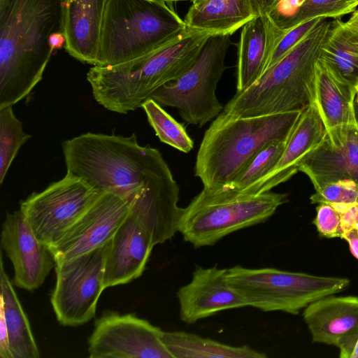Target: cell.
Returning <instances> with one entry per match:
<instances>
[{
  "label": "cell",
  "mask_w": 358,
  "mask_h": 358,
  "mask_svg": "<svg viewBox=\"0 0 358 358\" xmlns=\"http://www.w3.org/2000/svg\"><path fill=\"white\" fill-rule=\"evenodd\" d=\"M352 13L348 0H278L267 15L278 29L286 32L308 20L337 19Z\"/></svg>",
  "instance_id": "4316f807"
},
{
  "label": "cell",
  "mask_w": 358,
  "mask_h": 358,
  "mask_svg": "<svg viewBox=\"0 0 358 358\" xmlns=\"http://www.w3.org/2000/svg\"><path fill=\"white\" fill-rule=\"evenodd\" d=\"M355 228L357 229L358 231V221L357 222L356 224H355Z\"/></svg>",
  "instance_id": "f6af8a7d"
},
{
  "label": "cell",
  "mask_w": 358,
  "mask_h": 358,
  "mask_svg": "<svg viewBox=\"0 0 358 358\" xmlns=\"http://www.w3.org/2000/svg\"><path fill=\"white\" fill-rule=\"evenodd\" d=\"M13 106L0 108V184L20 148L31 138L15 117Z\"/></svg>",
  "instance_id": "f1b7e54d"
},
{
  "label": "cell",
  "mask_w": 358,
  "mask_h": 358,
  "mask_svg": "<svg viewBox=\"0 0 358 358\" xmlns=\"http://www.w3.org/2000/svg\"><path fill=\"white\" fill-rule=\"evenodd\" d=\"M349 244L351 253L358 259V231L356 228L345 233L343 238Z\"/></svg>",
  "instance_id": "74e56055"
},
{
  "label": "cell",
  "mask_w": 358,
  "mask_h": 358,
  "mask_svg": "<svg viewBox=\"0 0 358 358\" xmlns=\"http://www.w3.org/2000/svg\"><path fill=\"white\" fill-rule=\"evenodd\" d=\"M107 2L64 0V49L80 62L96 64Z\"/></svg>",
  "instance_id": "ffe728a7"
},
{
  "label": "cell",
  "mask_w": 358,
  "mask_h": 358,
  "mask_svg": "<svg viewBox=\"0 0 358 358\" xmlns=\"http://www.w3.org/2000/svg\"><path fill=\"white\" fill-rule=\"evenodd\" d=\"M192 29L161 0H108L95 66H113L149 54Z\"/></svg>",
  "instance_id": "8992f818"
},
{
  "label": "cell",
  "mask_w": 358,
  "mask_h": 358,
  "mask_svg": "<svg viewBox=\"0 0 358 358\" xmlns=\"http://www.w3.org/2000/svg\"><path fill=\"white\" fill-rule=\"evenodd\" d=\"M163 331L134 314L105 311L88 339L91 358H173Z\"/></svg>",
  "instance_id": "7c38bea8"
},
{
  "label": "cell",
  "mask_w": 358,
  "mask_h": 358,
  "mask_svg": "<svg viewBox=\"0 0 358 358\" xmlns=\"http://www.w3.org/2000/svg\"><path fill=\"white\" fill-rule=\"evenodd\" d=\"M231 45L229 35H211L192 66L177 80L155 90L150 98L161 106L176 108L187 124L203 127L224 109L215 91L227 69L224 60Z\"/></svg>",
  "instance_id": "9c48e42d"
},
{
  "label": "cell",
  "mask_w": 358,
  "mask_h": 358,
  "mask_svg": "<svg viewBox=\"0 0 358 358\" xmlns=\"http://www.w3.org/2000/svg\"><path fill=\"white\" fill-rule=\"evenodd\" d=\"M355 103L358 107V84L355 87Z\"/></svg>",
  "instance_id": "b9f144b4"
},
{
  "label": "cell",
  "mask_w": 358,
  "mask_h": 358,
  "mask_svg": "<svg viewBox=\"0 0 358 358\" xmlns=\"http://www.w3.org/2000/svg\"><path fill=\"white\" fill-rule=\"evenodd\" d=\"M288 194L242 193L204 188L182 208L178 231L195 248L211 246L238 230L265 222L288 201Z\"/></svg>",
  "instance_id": "52a82bcc"
},
{
  "label": "cell",
  "mask_w": 358,
  "mask_h": 358,
  "mask_svg": "<svg viewBox=\"0 0 358 358\" xmlns=\"http://www.w3.org/2000/svg\"><path fill=\"white\" fill-rule=\"evenodd\" d=\"M227 268L197 267L191 281L177 292L180 316L187 324L225 310L248 306L245 299L227 281Z\"/></svg>",
  "instance_id": "9a60e30c"
},
{
  "label": "cell",
  "mask_w": 358,
  "mask_h": 358,
  "mask_svg": "<svg viewBox=\"0 0 358 358\" xmlns=\"http://www.w3.org/2000/svg\"><path fill=\"white\" fill-rule=\"evenodd\" d=\"M149 124L164 143L184 153L194 148V141L182 124L177 122L153 99H148L141 106Z\"/></svg>",
  "instance_id": "83f0119b"
},
{
  "label": "cell",
  "mask_w": 358,
  "mask_h": 358,
  "mask_svg": "<svg viewBox=\"0 0 358 358\" xmlns=\"http://www.w3.org/2000/svg\"><path fill=\"white\" fill-rule=\"evenodd\" d=\"M284 34L267 14L257 15L242 27L238 46L236 93L248 88L264 74Z\"/></svg>",
  "instance_id": "44dd1931"
},
{
  "label": "cell",
  "mask_w": 358,
  "mask_h": 358,
  "mask_svg": "<svg viewBox=\"0 0 358 358\" xmlns=\"http://www.w3.org/2000/svg\"><path fill=\"white\" fill-rule=\"evenodd\" d=\"M1 247L13 264V283L19 288L36 289L55 266L50 248L38 239L20 210L6 214Z\"/></svg>",
  "instance_id": "5bb4252c"
},
{
  "label": "cell",
  "mask_w": 358,
  "mask_h": 358,
  "mask_svg": "<svg viewBox=\"0 0 358 358\" xmlns=\"http://www.w3.org/2000/svg\"><path fill=\"white\" fill-rule=\"evenodd\" d=\"M336 347L341 358H358V333L343 338Z\"/></svg>",
  "instance_id": "e575fe53"
},
{
  "label": "cell",
  "mask_w": 358,
  "mask_h": 358,
  "mask_svg": "<svg viewBox=\"0 0 358 358\" xmlns=\"http://www.w3.org/2000/svg\"><path fill=\"white\" fill-rule=\"evenodd\" d=\"M154 246L150 234L130 213L110 241L104 267L105 289L139 278Z\"/></svg>",
  "instance_id": "2e32d148"
},
{
  "label": "cell",
  "mask_w": 358,
  "mask_h": 358,
  "mask_svg": "<svg viewBox=\"0 0 358 358\" xmlns=\"http://www.w3.org/2000/svg\"><path fill=\"white\" fill-rule=\"evenodd\" d=\"M357 122H358V114H357Z\"/></svg>",
  "instance_id": "bcb514c9"
},
{
  "label": "cell",
  "mask_w": 358,
  "mask_h": 358,
  "mask_svg": "<svg viewBox=\"0 0 358 358\" xmlns=\"http://www.w3.org/2000/svg\"><path fill=\"white\" fill-rule=\"evenodd\" d=\"M303 317L313 343L336 346L358 333V297L325 296L306 307Z\"/></svg>",
  "instance_id": "7402d4cb"
},
{
  "label": "cell",
  "mask_w": 358,
  "mask_h": 358,
  "mask_svg": "<svg viewBox=\"0 0 358 358\" xmlns=\"http://www.w3.org/2000/svg\"><path fill=\"white\" fill-rule=\"evenodd\" d=\"M227 279L245 299L248 306L264 312L293 315L322 298L341 292L350 283L345 278L240 265L227 268Z\"/></svg>",
  "instance_id": "ba28073f"
},
{
  "label": "cell",
  "mask_w": 358,
  "mask_h": 358,
  "mask_svg": "<svg viewBox=\"0 0 358 358\" xmlns=\"http://www.w3.org/2000/svg\"><path fill=\"white\" fill-rule=\"evenodd\" d=\"M210 36L191 30L183 38L134 59L113 66H94L87 79L94 99L115 113L135 110L155 90L186 72Z\"/></svg>",
  "instance_id": "3957f363"
},
{
  "label": "cell",
  "mask_w": 358,
  "mask_h": 358,
  "mask_svg": "<svg viewBox=\"0 0 358 358\" xmlns=\"http://www.w3.org/2000/svg\"><path fill=\"white\" fill-rule=\"evenodd\" d=\"M103 192L83 178L66 173L60 180L21 201L20 210L38 239L50 248Z\"/></svg>",
  "instance_id": "30bf717a"
},
{
  "label": "cell",
  "mask_w": 358,
  "mask_h": 358,
  "mask_svg": "<svg viewBox=\"0 0 358 358\" xmlns=\"http://www.w3.org/2000/svg\"><path fill=\"white\" fill-rule=\"evenodd\" d=\"M202 1H203V0H193L192 1V3H199V2Z\"/></svg>",
  "instance_id": "ee69618b"
},
{
  "label": "cell",
  "mask_w": 358,
  "mask_h": 358,
  "mask_svg": "<svg viewBox=\"0 0 358 358\" xmlns=\"http://www.w3.org/2000/svg\"><path fill=\"white\" fill-rule=\"evenodd\" d=\"M162 341L173 358H265L249 346H231L185 331H163Z\"/></svg>",
  "instance_id": "484cf974"
},
{
  "label": "cell",
  "mask_w": 358,
  "mask_h": 358,
  "mask_svg": "<svg viewBox=\"0 0 358 358\" xmlns=\"http://www.w3.org/2000/svg\"><path fill=\"white\" fill-rule=\"evenodd\" d=\"M110 241L89 252L56 263V284L50 300L62 325H82L94 317L105 289L104 267Z\"/></svg>",
  "instance_id": "8fae6325"
},
{
  "label": "cell",
  "mask_w": 358,
  "mask_h": 358,
  "mask_svg": "<svg viewBox=\"0 0 358 358\" xmlns=\"http://www.w3.org/2000/svg\"><path fill=\"white\" fill-rule=\"evenodd\" d=\"M64 0H0V108L25 98L41 81L64 31Z\"/></svg>",
  "instance_id": "6da1fadb"
},
{
  "label": "cell",
  "mask_w": 358,
  "mask_h": 358,
  "mask_svg": "<svg viewBox=\"0 0 358 358\" xmlns=\"http://www.w3.org/2000/svg\"><path fill=\"white\" fill-rule=\"evenodd\" d=\"M315 191L310 197L313 204L324 203L336 206L358 202V182L352 180L329 182Z\"/></svg>",
  "instance_id": "4dcf8cb0"
},
{
  "label": "cell",
  "mask_w": 358,
  "mask_h": 358,
  "mask_svg": "<svg viewBox=\"0 0 358 358\" xmlns=\"http://www.w3.org/2000/svg\"><path fill=\"white\" fill-rule=\"evenodd\" d=\"M254 12L258 15L268 14L278 0H249Z\"/></svg>",
  "instance_id": "8d00e7d4"
},
{
  "label": "cell",
  "mask_w": 358,
  "mask_h": 358,
  "mask_svg": "<svg viewBox=\"0 0 358 358\" xmlns=\"http://www.w3.org/2000/svg\"><path fill=\"white\" fill-rule=\"evenodd\" d=\"M1 254L0 311L3 314L8 334L10 350L13 358H38L40 352L31 331L29 322L4 271Z\"/></svg>",
  "instance_id": "d4e9b609"
},
{
  "label": "cell",
  "mask_w": 358,
  "mask_h": 358,
  "mask_svg": "<svg viewBox=\"0 0 358 358\" xmlns=\"http://www.w3.org/2000/svg\"><path fill=\"white\" fill-rule=\"evenodd\" d=\"M257 15L249 0H203L192 4L184 21L192 30L231 36Z\"/></svg>",
  "instance_id": "603a6c76"
},
{
  "label": "cell",
  "mask_w": 358,
  "mask_h": 358,
  "mask_svg": "<svg viewBox=\"0 0 358 358\" xmlns=\"http://www.w3.org/2000/svg\"><path fill=\"white\" fill-rule=\"evenodd\" d=\"M0 357L1 358H13L5 319L1 311H0Z\"/></svg>",
  "instance_id": "d590c367"
},
{
  "label": "cell",
  "mask_w": 358,
  "mask_h": 358,
  "mask_svg": "<svg viewBox=\"0 0 358 358\" xmlns=\"http://www.w3.org/2000/svg\"><path fill=\"white\" fill-rule=\"evenodd\" d=\"M348 1L349 6L353 13L358 7V0H348Z\"/></svg>",
  "instance_id": "60d3db41"
},
{
  "label": "cell",
  "mask_w": 358,
  "mask_h": 358,
  "mask_svg": "<svg viewBox=\"0 0 358 358\" xmlns=\"http://www.w3.org/2000/svg\"><path fill=\"white\" fill-rule=\"evenodd\" d=\"M133 199L103 192L63 237L50 247L55 263L73 259L108 243L131 212Z\"/></svg>",
  "instance_id": "4fadbf2b"
},
{
  "label": "cell",
  "mask_w": 358,
  "mask_h": 358,
  "mask_svg": "<svg viewBox=\"0 0 358 358\" xmlns=\"http://www.w3.org/2000/svg\"><path fill=\"white\" fill-rule=\"evenodd\" d=\"M346 22L358 29V9H356L353 13H351L350 17L346 21Z\"/></svg>",
  "instance_id": "ab89813d"
},
{
  "label": "cell",
  "mask_w": 358,
  "mask_h": 358,
  "mask_svg": "<svg viewBox=\"0 0 358 358\" xmlns=\"http://www.w3.org/2000/svg\"><path fill=\"white\" fill-rule=\"evenodd\" d=\"M301 111L247 117L222 111L204 133L194 176L204 188L230 187L260 150L289 136Z\"/></svg>",
  "instance_id": "277c9868"
},
{
  "label": "cell",
  "mask_w": 358,
  "mask_h": 358,
  "mask_svg": "<svg viewBox=\"0 0 358 358\" xmlns=\"http://www.w3.org/2000/svg\"><path fill=\"white\" fill-rule=\"evenodd\" d=\"M335 208L341 213L342 227L345 233L355 228L358 221V202L350 205H340Z\"/></svg>",
  "instance_id": "836d02e7"
},
{
  "label": "cell",
  "mask_w": 358,
  "mask_h": 358,
  "mask_svg": "<svg viewBox=\"0 0 358 358\" xmlns=\"http://www.w3.org/2000/svg\"><path fill=\"white\" fill-rule=\"evenodd\" d=\"M299 171L308 177L315 190L340 180L358 182V122L348 128L338 143L331 144L325 136L303 158Z\"/></svg>",
  "instance_id": "d6986e66"
},
{
  "label": "cell",
  "mask_w": 358,
  "mask_h": 358,
  "mask_svg": "<svg viewBox=\"0 0 358 358\" xmlns=\"http://www.w3.org/2000/svg\"><path fill=\"white\" fill-rule=\"evenodd\" d=\"M355 89L336 76L322 60L315 64L314 101L331 144L339 143L357 123Z\"/></svg>",
  "instance_id": "e0dca14e"
},
{
  "label": "cell",
  "mask_w": 358,
  "mask_h": 358,
  "mask_svg": "<svg viewBox=\"0 0 358 358\" xmlns=\"http://www.w3.org/2000/svg\"><path fill=\"white\" fill-rule=\"evenodd\" d=\"M325 136L324 126L315 103L312 102L302 110L274 168L242 193L268 192L289 180L299 171L303 158L321 143Z\"/></svg>",
  "instance_id": "ac0fdd59"
},
{
  "label": "cell",
  "mask_w": 358,
  "mask_h": 358,
  "mask_svg": "<svg viewBox=\"0 0 358 358\" xmlns=\"http://www.w3.org/2000/svg\"><path fill=\"white\" fill-rule=\"evenodd\" d=\"M289 138L272 141L260 150L237 176L230 188L244 192L266 176L278 162Z\"/></svg>",
  "instance_id": "f546056e"
},
{
  "label": "cell",
  "mask_w": 358,
  "mask_h": 358,
  "mask_svg": "<svg viewBox=\"0 0 358 358\" xmlns=\"http://www.w3.org/2000/svg\"><path fill=\"white\" fill-rule=\"evenodd\" d=\"M65 43L66 38L63 32L54 33L49 39V45L53 50L64 47Z\"/></svg>",
  "instance_id": "f35d334b"
},
{
  "label": "cell",
  "mask_w": 358,
  "mask_h": 358,
  "mask_svg": "<svg viewBox=\"0 0 358 358\" xmlns=\"http://www.w3.org/2000/svg\"><path fill=\"white\" fill-rule=\"evenodd\" d=\"M319 59L355 87L358 84V29L340 18L334 19Z\"/></svg>",
  "instance_id": "cb8c5ba5"
},
{
  "label": "cell",
  "mask_w": 358,
  "mask_h": 358,
  "mask_svg": "<svg viewBox=\"0 0 358 358\" xmlns=\"http://www.w3.org/2000/svg\"><path fill=\"white\" fill-rule=\"evenodd\" d=\"M66 173L134 199L172 173L160 152L130 136L86 133L62 143Z\"/></svg>",
  "instance_id": "7a4b0ae2"
},
{
  "label": "cell",
  "mask_w": 358,
  "mask_h": 358,
  "mask_svg": "<svg viewBox=\"0 0 358 358\" xmlns=\"http://www.w3.org/2000/svg\"><path fill=\"white\" fill-rule=\"evenodd\" d=\"M313 222L322 237L343 238L344 236L341 213L331 204L319 203Z\"/></svg>",
  "instance_id": "1f68e13d"
},
{
  "label": "cell",
  "mask_w": 358,
  "mask_h": 358,
  "mask_svg": "<svg viewBox=\"0 0 358 358\" xmlns=\"http://www.w3.org/2000/svg\"><path fill=\"white\" fill-rule=\"evenodd\" d=\"M331 22L323 18L256 82L236 92L223 111L255 117L303 110L313 102L315 64Z\"/></svg>",
  "instance_id": "5b68a950"
},
{
  "label": "cell",
  "mask_w": 358,
  "mask_h": 358,
  "mask_svg": "<svg viewBox=\"0 0 358 358\" xmlns=\"http://www.w3.org/2000/svg\"><path fill=\"white\" fill-rule=\"evenodd\" d=\"M322 19L323 18H315L308 20L285 32L271 54L266 69L283 57Z\"/></svg>",
  "instance_id": "d6a6232c"
},
{
  "label": "cell",
  "mask_w": 358,
  "mask_h": 358,
  "mask_svg": "<svg viewBox=\"0 0 358 358\" xmlns=\"http://www.w3.org/2000/svg\"><path fill=\"white\" fill-rule=\"evenodd\" d=\"M161 1H163L164 2H168V3H172V2H175V1H192L193 0H161Z\"/></svg>",
  "instance_id": "7bdbcfd3"
}]
</instances>
